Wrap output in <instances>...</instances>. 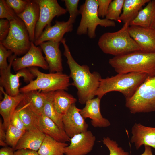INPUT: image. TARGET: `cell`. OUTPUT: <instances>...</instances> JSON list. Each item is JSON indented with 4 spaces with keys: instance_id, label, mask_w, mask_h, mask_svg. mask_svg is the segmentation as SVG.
Wrapping results in <instances>:
<instances>
[{
    "instance_id": "cell-14",
    "label": "cell",
    "mask_w": 155,
    "mask_h": 155,
    "mask_svg": "<svg viewBox=\"0 0 155 155\" xmlns=\"http://www.w3.org/2000/svg\"><path fill=\"white\" fill-rule=\"evenodd\" d=\"M129 33L138 45L140 51L146 53H155V30L138 26H129Z\"/></svg>"
},
{
    "instance_id": "cell-26",
    "label": "cell",
    "mask_w": 155,
    "mask_h": 155,
    "mask_svg": "<svg viewBox=\"0 0 155 155\" xmlns=\"http://www.w3.org/2000/svg\"><path fill=\"white\" fill-rule=\"evenodd\" d=\"M68 145L66 142L58 141L46 135L37 152L40 155H64Z\"/></svg>"
},
{
    "instance_id": "cell-9",
    "label": "cell",
    "mask_w": 155,
    "mask_h": 155,
    "mask_svg": "<svg viewBox=\"0 0 155 155\" xmlns=\"http://www.w3.org/2000/svg\"><path fill=\"white\" fill-rule=\"evenodd\" d=\"M17 56L14 54L9 57V65L5 69L0 70V85L3 88L5 92L12 96H15L20 92V79L23 78L24 81L30 82L35 77L28 69L24 68L17 72L16 74L11 72L12 62Z\"/></svg>"
},
{
    "instance_id": "cell-34",
    "label": "cell",
    "mask_w": 155,
    "mask_h": 155,
    "mask_svg": "<svg viewBox=\"0 0 155 155\" xmlns=\"http://www.w3.org/2000/svg\"><path fill=\"white\" fill-rule=\"evenodd\" d=\"M17 16L13 9L4 0H0V18L5 19L9 21L15 19Z\"/></svg>"
},
{
    "instance_id": "cell-38",
    "label": "cell",
    "mask_w": 155,
    "mask_h": 155,
    "mask_svg": "<svg viewBox=\"0 0 155 155\" xmlns=\"http://www.w3.org/2000/svg\"><path fill=\"white\" fill-rule=\"evenodd\" d=\"M10 123L20 129L26 131V127L20 116L19 111L17 108L11 116Z\"/></svg>"
},
{
    "instance_id": "cell-43",
    "label": "cell",
    "mask_w": 155,
    "mask_h": 155,
    "mask_svg": "<svg viewBox=\"0 0 155 155\" xmlns=\"http://www.w3.org/2000/svg\"><path fill=\"white\" fill-rule=\"evenodd\" d=\"M145 150L142 154L140 155H153L151 147L148 146H144Z\"/></svg>"
},
{
    "instance_id": "cell-7",
    "label": "cell",
    "mask_w": 155,
    "mask_h": 155,
    "mask_svg": "<svg viewBox=\"0 0 155 155\" xmlns=\"http://www.w3.org/2000/svg\"><path fill=\"white\" fill-rule=\"evenodd\" d=\"M125 106L132 114L155 111V75L147 76Z\"/></svg>"
},
{
    "instance_id": "cell-17",
    "label": "cell",
    "mask_w": 155,
    "mask_h": 155,
    "mask_svg": "<svg viewBox=\"0 0 155 155\" xmlns=\"http://www.w3.org/2000/svg\"><path fill=\"white\" fill-rule=\"evenodd\" d=\"M73 24L67 21L56 20L53 26L46 27L38 39L35 40L34 44L36 46L48 41L61 42L64 35L71 32L73 30Z\"/></svg>"
},
{
    "instance_id": "cell-40",
    "label": "cell",
    "mask_w": 155,
    "mask_h": 155,
    "mask_svg": "<svg viewBox=\"0 0 155 155\" xmlns=\"http://www.w3.org/2000/svg\"><path fill=\"white\" fill-rule=\"evenodd\" d=\"M3 122L0 119V145L3 147L7 146V145L6 142V133L5 132Z\"/></svg>"
},
{
    "instance_id": "cell-11",
    "label": "cell",
    "mask_w": 155,
    "mask_h": 155,
    "mask_svg": "<svg viewBox=\"0 0 155 155\" xmlns=\"http://www.w3.org/2000/svg\"><path fill=\"white\" fill-rule=\"evenodd\" d=\"M12 67L17 72L23 69L32 67H39L46 70L49 69L41 49L32 42L28 51L22 57L16 58L12 62Z\"/></svg>"
},
{
    "instance_id": "cell-25",
    "label": "cell",
    "mask_w": 155,
    "mask_h": 155,
    "mask_svg": "<svg viewBox=\"0 0 155 155\" xmlns=\"http://www.w3.org/2000/svg\"><path fill=\"white\" fill-rule=\"evenodd\" d=\"M24 99L30 109L38 115L43 113L47 97V92L33 90L23 93Z\"/></svg>"
},
{
    "instance_id": "cell-8",
    "label": "cell",
    "mask_w": 155,
    "mask_h": 155,
    "mask_svg": "<svg viewBox=\"0 0 155 155\" xmlns=\"http://www.w3.org/2000/svg\"><path fill=\"white\" fill-rule=\"evenodd\" d=\"M9 22V32L6 38L1 43L17 56L25 54L31 45V41L26 26L18 17Z\"/></svg>"
},
{
    "instance_id": "cell-12",
    "label": "cell",
    "mask_w": 155,
    "mask_h": 155,
    "mask_svg": "<svg viewBox=\"0 0 155 155\" xmlns=\"http://www.w3.org/2000/svg\"><path fill=\"white\" fill-rule=\"evenodd\" d=\"M80 110L74 104L62 115L64 130L70 138L88 130V124L80 114Z\"/></svg>"
},
{
    "instance_id": "cell-27",
    "label": "cell",
    "mask_w": 155,
    "mask_h": 155,
    "mask_svg": "<svg viewBox=\"0 0 155 155\" xmlns=\"http://www.w3.org/2000/svg\"><path fill=\"white\" fill-rule=\"evenodd\" d=\"M53 98L55 109L62 115L66 112L72 105L75 104L77 101L76 98L63 90L53 92Z\"/></svg>"
},
{
    "instance_id": "cell-15",
    "label": "cell",
    "mask_w": 155,
    "mask_h": 155,
    "mask_svg": "<svg viewBox=\"0 0 155 155\" xmlns=\"http://www.w3.org/2000/svg\"><path fill=\"white\" fill-rule=\"evenodd\" d=\"M34 122L36 127L46 135L61 142L70 141V138L65 131L43 113L39 115L35 114Z\"/></svg>"
},
{
    "instance_id": "cell-29",
    "label": "cell",
    "mask_w": 155,
    "mask_h": 155,
    "mask_svg": "<svg viewBox=\"0 0 155 155\" xmlns=\"http://www.w3.org/2000/svg\"><path fill=\"white\" fill-rule=\"evenodd\" d=\"M17 108L19 110L20 116L26 127V130L36 128L34 122L35 113L29 108L24 99Z\"/></svg>"
},
{
    "instance_id": "cell-20",
    "label": "cell",
    "mask_w": 155,
    "mask_h": 155,
    "mask_svg": "<svg viewBox=\"0 0 155 155\" xmlns=\"http://www.w3.org/2000/svg\"><path fill=\"white\" fill-rule=\"evenodd\" d=\"M40 8L34 0H28V3L24 10L17 16L24 22L28 31L31 42L35 41L36 26L38 20Z\"/></svg>"
},
{
    "instance_id": "cell-24",
    "label": "cell",
    "mask_w": 155,
    "mask_h": 155,
    "mask_svg": "<svg viewBox=\"0 0 155 155\" xmlns=\"http://www.w3.org/2000/svg\"><path fill=\"white\" fill-rule=\"evenodd\" d=\"M150 0H125L119 21L129 24L137 15L142 7Z\"/></svg>"
},
{
    "instance_id": "cell-32",
    "label": "cell",
    "mask_w": 155,
    "mask_h": 155,
    "mask_svg": "<svg viewBox=\"0 0 155 155\" xmlns=\"http://www.w3.org/2000/svg\"><path fill=\"white\" fill-rule=\"evenodd\" d=\"M67 11L69 14V18L67 20L68 22L73 24L75 22L76 19L79 14L78 9L79 0H64Z\"/></svg>"
},
{
    "instance_id": "cell-22",
    "label": "cell",
    "mask_w": 155,
    "mask_h": 155,
    "mask_svg": "<svg viewBox=\"0 0 155 155\" xmlns=\"http://www.w3.org/2000/svg\"><path fill=\"white\" fill-rule=\"evenodd\" d=\"M46 135L37 128L26 130L20 139L15 149H27L38 151Z\"/></svg>"
},
{
    "instance_id": "cell-4",
    "label": "cell",
    "mask_w": 155,
    "mask_h": 155,
    "mask_svg": "<svg viewBox=\"0 0 155 155\" xmlns=\"http://www.w3.org/2000/svg\"><path fill=\"white\" fill-rule=\"evenodd\" d=\"M129 24L126 23L117 31L102 34L98 41V45L102 52L115 56L140 51V47L129 33Z\"/></svg>"
},
{
    "instance_id": "cell-3",
    "label": "cell",
    "mask_w": 155,
    "mask_h": 155,
    "mask_svg": "<svg viewBox=\"0 0 155 155\" xmlns=\"http://www.w3.org/2000/svg\"><path fill=\"white\" fill-rule=\"evenodd\" d=\"M147 76L143 73L130 72L101 78L95 95L101 99L108 93L118 91L127 100L134 94Z\"/></svg>"
},
{
    "instance_id": "cell-28",
    "label": "cell",
    "mask_w": 155,
    "mask_h": 155,
    "mask_svg": "<svg viewBox=\"0 0 155 155\" xmlns=\"http://www.w3.org/2000/svg\"><path fill=\"white\" fill-rule=\"evenodd\" d=\"M53 92H47V97L43 113L53 120L61 129L64 130L62 115L57 112L53 103Z\"/></svg>"
},
{
    "instance_id": "cell-44",
    "label": "cell",
    "mask_w": 155,
    "mask_h": 155,
    "mask_svg": "<svg viewBox=\"0 0 155 155\" xmlns=\"http://www.w3.org/2000/svg\"><path fill=\"white\" fill-rule=\"evenodd\" d=\"M152 28H153L155 30V20L154 23V24L153 25Z\"/></svg>"
},
{
    "instance_id": "cell-39",
    "label": "cell",
    "mask_w": 155,
    "mask_h": 155,
    "mask_svg": "<svg viewBox=\"0 0 155 155\" xmlns=\"http://www.w3.org/2000/svg\"><path fill=\"white\" fill-rule=\"evenodd\" d=\"M98 13L99 17L104 18L106 17L109 5L112 0H98Z\"/></svg>"
},
{
    "instance_id": "cell-31",
    "label": "cell",
    "mask_w": 155,
    "mask_h": 155,
    "mask_svg": "<svg viewBox=\"0 0 155 155\" xmlns=\"http://www.w3.org/2000/svg\"><path fill=\"white\" fill-rule=\"evenodd\" d=\"M125 0H114L111 3L106 18L120 22Z\"/></svg>"
},
{
    "instance_id": "cell-10",
    "label": "cell",
    "mask_w": 155,
    "mask_h": 155,
    "mask_svg": "<svg viewBox=\"0 0 155 155\" xmlns=\"http://www.w3.org/2000/svg\"><path fill=\"white\" fill-rule=\"evenodd\" d=\"M34 1L40 8L39 17L35 30V40L40 36L45 28L51 26V22L55 17L64 15L67 11L59 5L57 0Z\"/></svg>"
},
{
    "instance_id": "cell-2",
    "label": "cell",
    "mask_w": 155,
    "mask_h": 155,
    "mask_svg": "<svg viewBox=\"0 0 155 155\" xmlns=\"http://www.w3.org/2000/svg\"><path fill=\"white\" fill-rule=\"evenodd\" d=\"M109 63L118 73L138 72L150 77L155 75V53L134 51L115 56L109 59Z\"/></svg>"
},
{
    "instance_id": "cell-6",
    "label": "cell",
    "mask_w": 155,
    "mask_h": 155,
    "mask_svg": "<svg viewBox=\"0 0 155 155\" xmlns=\"http://www.w3.org/2000/svg\"><path fill=\"white\" fill-rule=\"evenodd\" d=\"M98 0H86L79 10L81 18L76 31L78 35L87 34L91 39L96 36V30L100 25L104 27H115L114 21L105 18L101 19L98 16Z\"/></svg>"
},
{
    "instance_id": "cell-13",
    "label": "cell",
    "mask_w": 155,
    "mask_h": 155,
    "mask_svg": "<svg viewBox=\"0 0 155 155\" xmlns=\"http://www.w3.org/2000/svg\"><path fill=\"white\" fill-rule=\"evenodd\" d=\"M96 138L90 131L75 135L65 148V155H86L92 150Z\"/></svg>"
},
{
    "instance_id": "cell-30",
    "label": "cell",
    "mask_w": 155,
    "mask_h": 155,
    "mask_svg": "<svg viewBox=\"0 0 155 155\" xmlns=\"http://www.w3.org/2000/svg\"><path fill=\"white\" fill-rule=\"evenodd\" d=\"M6 131V143L14 150L18 142L26 131L20 129L11 123Z\"/></svg>"
},
{
    "instance_id": "cell-21",
    "label": "cell",
    "mask_w": 155,
    "mask_h": 155,
    "mask_svg": "<svg viewBox=\"0 0 155 155\" xmlns=\"http://www.w3.org/2000/svg\"><path fill=\"white\" fill-rule=\"evenodd\" d=\"M131 142L137 149L142 145L148 146L155 149V127L135 123L132 128Z\"/></svg>"
},
{
    "instance_id": "cell-16",
    "label": "cell",
    "mask_w": 155,
    "mask_h": 155,
    "mask_svg": "<svg viewBox=\"0 0 155 155\" xmlns=\"http://www.w3.org/2000/svg\"><path fill=\"white\" fill-rule=\"evenodd\" d=\"M60 42L48 41L39 45L45 55L50 73L62 72L63 71L61 53L59 48Z\"/></svg>"
},
{
    "instance_id": "cell-37",
    "label": "cell",
    "mask_w": 155,
    "mask_h": 155,
    "mask_svg": "<svg viewBox=\"0 0 155 155\" xmlns=\"http://www.w3.org/2000/svg\"><path fill=\"white\" fill-rule=\"evenodd\" d=\"M10 28L9 21L8 20L0 19V43H1L6 38Z\"/></svg>"
},
{
    "instance_id": "cell-35",
    "label": "cell",
    "mask_w": 155,
    "mask_h": 155,
    "mask_svg": "<svg viewBox=\"0 0 155 155\" xmlns=\"http://www.w3.org/2000/svg\"><path fill=\"white\" fill-rule=\"evenodd\" d=\"M7 4L14 11L16 15L22 13L25 9L28 3V0H6Z\"/></svg>"
},
{
    "instance_id": "cell-41",
    "label": "cell",
    "mask_w": 155,
    "mask_h": 155,
    "mask_svg": "<svg viewBox=\"0 0 155 155\" xmlns=\"http://www.w3.org/2000/svg\"><path fill=\"white\" fill-rule=\"evenodd\" d=\"M14 155H40L38 152L27 149L17 150L14 152Z\"/></svg>"
},
{
    "instance_id": "cell-42",
    "label": "cell",
    "mask_w": 155,
    "mask_h": 155,
    "mask_svg": "<svg viewBox=\"0 0 155 155\" xmlns=\"http://www.w3.org/2000/svg\"><path fill=\"white\" fill-rule=\"evenodd\" d=\"M14 150L11 147H4L0 149V155H14Z\"/></svg>"
},
{
    "instance_id": "cell-18",
    "label": "cell",
    "mask_w": 155,
    "mask_h": 155,
    "mask_svg": "<svg viewBox=\"0 0 155 155\" xmlns=\"http://www.w3.org/2000/svg\"><path fill=\"white\" fill-rule=\"evenodd\" d=\"M100 98L97 97L87 101L85 106L80 109V113L85 119L89 118L92 125L94 127H105L109 126L110 123L103 117L100 109Z\"/></svg>"
},
{
    "instance_id": "cell-36",
    "label": "cell",
    "mask_w": 155,
    "mask_h": 155,
    "mask_svg": "<svg viewBox=\"0 0 155 155\" xmlns=\"http://www.w3.org/2000/svg\"><path fill=\"white\" fill-rule=\"evenodd\" d=\"M13 53L10 50L6 48L0 43V70L7 69L9 65L7 59L12 55Z\"/></svg>"
},
{
    "instance_id": "cell-1",
    "label": "cell",
    "mask_w": 155,
    "mask_h": 155,
    "mask_svg": "<svg viewBox=\"0 0 155 155\" xmlns=\"http://www.w3.org/2000/svg\"><path fill=\"white\" fill-rule=\"evenodd\" d=\"M61 42L64 48V55L67 59L70 74L69 75L73 80L71 84L77 90L78 101L82 104H85L88 100L93 98L101 79V75L97 72H91L89 67L86 65H80L73 57L69 47L63 38Z\"/></svg>"
},
{
    "instance_id": "cell-5",
    "label": "cell",
    "mask_w": 155,
    "mask_h": 155,
    "mask_svg": "<svg viewBox=\"0 0 155 155\" xmlns=\"http://www.w3.org/2000/svg\"><path fill=\"white\" fill-rule=\"evenodd\" d=\"M28 69L36 78L20 88V93L33 90L45 92L60 90H67L71 85L69 76L63 72L46 73L40 71L36 67Z\"/></svg>"
},
{
    "instance_id": "cell-19",
    "label": "cell",
    "mask_w": 155,
    "mask_h": 155,
    "mask_svg": "<svg viewBox=\"0 0 155 155\" xmlns=\"http://www.w3.org/2000/svg\"><path fill=\"white\" fill-rule=\"evenodd\" d=\"M0 90L4 97L0 102V114L3 120V124L5 130L10 123L11 119L13 112L20 102L24 99L23 93H20L15 96L6 93L3 88L0 87Z\"/></svg>"
},
{
    "instance_id": "cell-33",
    "label": "cell",
    "mask_w": 155,
    "mask_h": 155,
    "mask_svg": "<svg viewBox=\"0 0 155 155\" xmlns=\"http://www.w3.org/2000/svg\"><path fill=\"white\" fill-rule=\"evenodd\" d=\"M102 142L108 148L109 155H129V153L125 152L121 147L118 146L117 142L108 137H104Z\"/></svg>"
},
{
    "instance_id": "cell-23",
    "label": "cell",
    "mask_w": 155,
    "mask_h": 155,
    "mask_svg": "<svg viewBox=\"0 0 155 155\" xmlns=\"http://www.w3.org/2000/svg\"><path fill=\"white\" fill-rule=\"evenodd\" d=\"M155 20V0H150L140 10L135 18L129 23L130 26L152 28Z\"/></svg>"
}]
</instances>
